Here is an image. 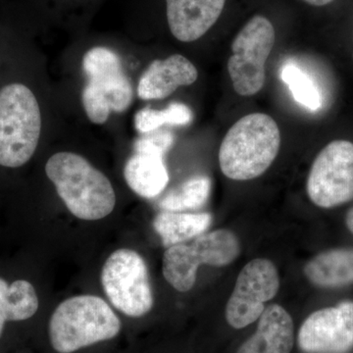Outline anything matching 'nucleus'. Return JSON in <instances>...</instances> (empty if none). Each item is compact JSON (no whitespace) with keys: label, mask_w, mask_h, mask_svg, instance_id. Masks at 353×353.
<instances>
[{"label":"nucleus","mask_w":353,"mask_h":353,"mask_svg":"<svg viewBox=\"0 0 353 353\" xmlns=\"http://www.w3.org/2000/svg\"><path fill=\"white\" fill-rule=\"evenodd\" d=\"M192 119V112L189 106L183 103H171L163 110L145 108L134 116V126L141 134L157 131L164 125L185 126Z\"/></svg>","instance_id":"19"},{"label":"nucleus","mask_w":353,"mask_h":353,"mask_svg":"<svg viewBox=\"0 0 353 353\" xmlns=\"http://www.w3.org/2000/svg\"><path fill=\"white\" fill-rule=\"evenodd\" d=\"M83 71L88 83L83 90V108L90 122L103 124L114 112H124L132 101V88L118 54L106 48L85 53Z\"/></svg>","instance_id":"5"},{"label":"nucleus","mask_w":353,"mask_h":353,"mask_svg":"<svg viewBox=\"0 0 353 353\" xmlns=\"http://www.w3.org/2000/svg\"><path fill=\"white\" fill-rule=\"evenodd\" d=\"M294 345V325L283 306L270 304L259 318L257 330L236 353H290Z\"/></svg>","instance_id":"14"},{"label":"nucleus","mask_w":353,"mask_h":353,"mask_svg":"<svg viewBox=\"0 0 353 353\" xmlns=\"http://www.w3.org/2000/svg\"><path fill=\"white\" fill-rule=\"evenodd\" d=\"M280 277L275 265L265 259H253L241 269L226 306L228 324L243 329L256 321L265 303L277 296Z\"/></svg>","instance_id":"10"},{"label":"nucleus","mask_w":353,"mask_h":353,"mask_svg":"<svg viewBox=\"0 0 353 353\" xmlns=\"http://www.w3.org/2000/svg\"><path fill=\"white\" fill-rule=\"evenodd\" d=\"M212 222L209 213L162 211L153 220V228L166 248L192 240L208 231Z\"/></svg>","instance_id":"17"},{"label":"nucleus","mask_w":353,"mask_h":353,"mask_svg":"<svg viewBox=\"0 0 353 353\" xmlns=\"http://www.w3.org/2000/svg\"><path fill=\"white\" fill-rule=\"evenodd\" d=\"M281 132L277 123L264 113L243 116L223 139L219 150L221 170L234 181L261 176L277 157Z\"/></svg>","instance_id":"2"},{"label":"nucleus","mask_w":353,"mask_h":353,"mask_svg":"<svg viewBox=\"0 0 353 353\" xmlns=\"http://www.w3.org/2000/svg\"><path fill=\"white\" fill-rule=\"evenodd\" d=\"M345 223H347V226L350 233L353 234V208L348 210L347 216H345Z\"/></svg>","instance_id":"23"},{"label":"nucleus","mask_w":353,"mask_h":353,"mask_svg":"<svg viewBox=\"0 0 353 353\" xmlns=\"http://www.w3.org/2000/svg\"><path fill=\"white\" fill-rule=\"evenodd\" d=\"M226 0H166L172 34L183 43L203 37L219 19Z\"/></svg>","instance_id":"12"},{"label":"nucleus","mask_w":353,"mask_h":353,"mask_svg":"<svg viewBox=\"0 0 353 353\" xmlns=\"http://www.w3.org/2000/svg\"><path fill=\"white\" fill-rule=\"evenodd\" d=\"M101 285L111 304L129 317L148 314L154 299L145 259L134 250L111 253L101 271Z\"/></svg>","instance_id":"7"},{"label":"nucleus","mask_w":353,"mask_h":353,"mask_svg":"<svg viewBox=\"0 0 353 353\" xmlns=\"http://www.w3.org/2000/svg\"><path fill=\"white\" fill-rule=\"evenodd\" d=\"M306 190L318 208H334L353 201V143L331 141L318 153L307 178Z\"/></svg>","instance_id":"9"},{"label":"nucleus","mask_w":353,"mask_h":353,"mask_svg":"<svg viewBox=\"0 0 353 353\" xmlns=\"http://www.w3.org/2000/svg\"><path fill=\"white\" fill-rule=\"evenodd\" d=\"M304 353H347L353 347V301L315 311L297 336Z\"/></svg>","instance_id":"11"},{"label":"nucleus","mask_w":353,"mask_h":353,"mask_svg":"<svg viewBox=\"0 0 353 353\" xmlns=\"http://www.w3.org/2000/svg\"><path fill=\"white\" fill-rule=\"evenodd\" d=\"M197 77L196 66L183 55L154 60L139 79L138 95L143 101L166 99L176 88L196 82Z\"/></svg>","instance_id":"13"},{"label":"nucleus","mask_w":353,"mask_h":353,"mask_svg":"<svg viewBox=\"0 0 353 353\" xmlns=\"http://www.w3.org/2000/svg\"><path fill=\"white\" fill-rule=\"evenodd\" d=\"M7 285H8V283L3 279L0 278V336L3 332L6 322L11 321L10 310H9L6 297Z\"/></svg>","instance_id":"22"},{"label":"nucleus","mask_w":353,"mask_h":353,"mask_svg":"<svg viewBox=\"0 0 353 353\" xmlns=\"http://www.w3.org/2000/svg\"><path fill=\"white\" fill-rule=\"evenodd\" d=\"M281 79L289 87L297 103L311 111L321 108V94L314 81L301 67L287 63L281 70Z\"/></svg>","instance_id":"20"},{"label":"nucleus","mask_w":353,"mask_h":353,"mask_svg":"<svg viewBox=\"0 0 353 353\" xmlns=\"http://www.w3.org/2000/svg\"><path fill=\"white\" fill-rule=\"evenodd\" d=\"M211 192V180L208 176H194L172 190L159 202L162 211L183 212L202 208Z\"/></svg>","instance_id":"18"},{"label":"nucleus","mask_w":353,"mask_h":353,"mask_svg":"<svg viewBox=\"0 0 353 353\" xmlns=\"http://www.w3.org/2000/svg\"><path fill=\"white\" fill-rule=\"evenodd\" d=\"M124 178L138 196L145 199L159 196L169 183L164 157L134 152L125 165Z\"/></svg>","instance_id":"15"},{"label":"nucleus","mask_w":353,"mask_h":353,"mask_svg":"<svg viewBox=\"0 0 353 353\" xmlns=\"http://www.w3.org/2000/svg\"><path fill=\"white\" fill-rule=\"evenodd\" d=\"M305 1L310 4V6L320 7L328 6V4L332 3L334 0H305Z\"/></svg>","instance_id":"24"},{"label":"nucleus","mask_w":353,"mask_h":353,"mask_svg":"<svg viewBox=\"0 0 353 353\" xmlns=\"http://www.w3.org/2000/svg\"><path fill=\"white\" fill-rule=\"evenodd\" d=\"M304 274L317 287L353 284V248H336L319 253L305 265Z\"/></svg>","instance_id":"16"},{"label":"nucleus","mask_w":353,"mask_h":353,"mask_svg":"<svg viewBox=\"0 0 353 353\" xmlns=\"http://www.w3.org/2000/svg\"><path fill=\"white\" fill-rule=\"evenodd\" d=\"M275 43V30L261 15L252 18L236 34L228 61L234 90L241 97L259 94L266 81L267 59Z\"/></svg>","instance_id":"8"},{"label":"nucleus","mask_w":353,"mask_h":353,"mask_svg":"<svg viewBox=\"0 0 353 353\" xmlns=\"http://www.w3.org/2000/svg\"><path fill=\"white\" fill-rule=\"evenodd\" d=\"M121 321L101 297H70L55 309L50 321V339L59 353L75 352L119 334Z\"/></svg>","instance_id":"3"},{"label":"nucleus","mask_w":353,"mask_h":353,"mask_svg":"<svg viewBox=\"0 0 353 353\" xmlns=\"http://www.w3.org/2000/svg\"><path fill=\"white\" fill-rule=\"evenodd\" d=\"M241 245L229 230H216L196 236L192 245L180 243L167 248L163 255L164 278L179 292H189L196 281L197 270L202 264L225 266L238 259Z\"/></svg>","instance_id":"6"},{"label":"nucleus","mask_w":353,"mask_h":353,"mask_svg":"<svg viewBox=\"0 0 353 353\" xmlns=\"http://www.w3.org/2000/svg\"><path fill=\"white\" fill-rule=\"evenodd\" d=\"M46 173L70 212L79 219H103L115 208L110 181L81 155L55 153L46 162Z\"/></svg>","instance_id":"1"},{"label":"nucleus","mask_w":353,"mask_h":353,"mask_svg":"<svg viewBox=\"0 0 353 353\" xmlns=\"http://www.w3.org/2000/svg\"><path fill=\"white\" fill-rule=\"evenodd\" d=\"M145 134V136L134 141V152L150 153L165 157L175 141L174 134L170 132L154 131Z\"/></svg>","instance_id":"21"},{"label":"nucleus","mask_w":353,"mask_h":353,"mask_svg":"<svg viewBox=\"0 0 353 353\" xmlns=\"http://www.w3.org/2000/svg\"><path fill=\"white\" fill-rule=\"evenodd\" d=\"M41 132L39 102L29 88L11 83L0 90V166L18 168L31 159Z\"/></svg>","instance_id":"4"}]
</instances>
